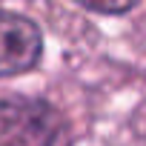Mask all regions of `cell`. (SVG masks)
I'll list each match as a JSON object with an SVG mask.
<instances>
[{"label": "cell", "instance_id": "cell-1", "mask_svg": "<svg viewBox=\"0 0 146 146\" xmlns=\"http://www.w3.org/2000/svg\"><path fill=\"white\" fill-rule=\"evenodd\" d=\"M57 112L35 98H0V146H54Z\"/></svg>", "mask_w": 146, "mask_h": 146}, {"label": "cell", "instance_id": "cell-2", "mask_svg": "<svg viewBox=\"0 0 146 146\" xmlns=\"http://www.w3.org/2000/svg\"><path fill=\"white\" fill-rule=\"evenodd\" d=\"M40 54H43L40 29L17 12H0V78L23 75L35 69Z\"/></svg>", "mask_w": 146, "mask_h": 146}, {"label": "cell", "instance_id": "cell-3", "mask_svg": "<svg viewBox=\"0 0 146 146\" xmlns=\"http://www.w3.org/2000/svg\"><path fill=\"white\" fill-rule=\"evenodd\" d=\"M75 3H80L83 9L98 12V15H126L140 0H75Z\"/></svg>", "mask_w": 146, "mask_h": 146}]
</instances>
